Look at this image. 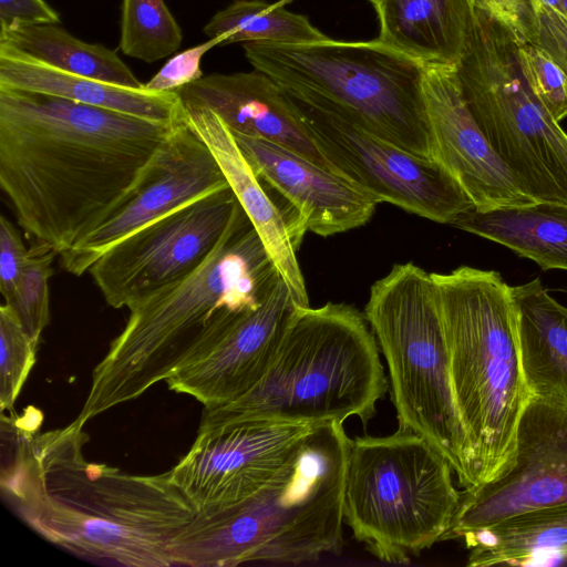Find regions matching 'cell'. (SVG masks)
<instances>
[{
  "label": "cell",
  "mask_w": 567,
  "mask_h": 567,
  "mask_svg": "<svg viewBox=\"0 0 567 567\" xmlns=\"http://www.w3.org/2000/svg\"><path fill=\"white\" fill-rule=\"evenodd\" d=\"M220 45L246 42L309 43L328 40L307 17L290 12L281 2L235 0L215 13L203 29Z\"/></svg>",
  "instance_id": "cell-27"
},
{
  "label": "cell",
  "mask_w": 567,
  "mask_h": 567,
  "mask_svg": "<svg viewBox=\"0 0 567 567\" xmlns=\"http://www.w3.org/2000/svg\"><path fill=\"white\" fill-rule=\"evenodd\" d=\"M182 30L164 0H122L120 50L147 63L181 47Z\"/></svg>",
  "instance_id": "cell-28"
},
{
  "label": "cell",
  "mask_w": 567,
  "mask_h": 567,
  "mask_svg": "<svg viewBox=\"0 0 567 567\" xmlns=\"http://www.w3.org/2000/svg\"><path fill=\"white\" fill-rule=\"evenodd\" d=\"M233 135L255 173L285 198L307 230L327 237L361 227L374 214L372 198L327 168L279 144Z\"/></svg>",
  "instance_id": "cell-19"
},
{
  "label": "cell",
  "mask_w": 567,
  "mask_h": 567,
  "mask_svg": "<svg viewBox=\"0 0 567 567\" xmlns=\"http://www.w3.org/2000/svg\"><path fill=\"white\" fill-rule=\"evenodd\" d=\"M29 249L25 248L17 227L4 216L0 217V291L4 303L10 305L17 292Z\"/></svg>",
  "instance_id": "cell-33"
},
{
  "label": "cell",
  "mask_w": 567,
  "mask_h": 567,
  "mask_svg": "<svg viewBox=\"0 0 567 567\" xmlns=\"http://www.w3.org/2000/svg\"><path fill=\"white\" fill-rule=\"evenodd\" d=\"M215 156L185 120L183 106L140 182L97 227L60 254L61 266L82 276L112 246L143 226L228 187Z\"/></svg>",
  "instance_id": "cell-14"
},
{
  "label": "cell",
  "mask_w": 567,
  "mask_h": 567,
  "mask_svg": "<svg viewBox=\"0 0 567 567\" xmlns=\"http://www.w3.org/2000/svg\"><path fill=\"white\" fill-rule=\"evenodd\" d=\"M447 460L424 437L401 429L352 440L343 519L377 558L408 564L442 540L461 492Z\"/></svg>",
  "instance_id": "cell-9"
},
{
  "label": "cell",
  "mask_w": 567,
  "mask_h": 567,
  "mask_svg": "<svg viewBox=\"0 0 567 567\" xmlns=\"http://www.w3.org/2000/svg\"><path fill=\"white\" fill-rule=\"evenodd\" d=\"M423 95L433 158L473 208L488 212L537 204L493 150L464 97L455 64L425 63Z\"/></svg>",
  "instance_id": "cell-16"
},
{
  "label": "cell",
  "mask_w": 567,
  "mask_h": 567,
  "mask_svg": "<svg viewBox=\"0 0 567 567\" xmlns=\"http://www.w3.org/2000/svg\"><path fill=\"white\" fill-rule=\"evenodd\" d=\"M351 443L343 422L315 424L258 492L197 512L169 544L173 564H302L339 554Z\"/></svg>",
  "instance_id": "cell-4"
},
{
  "label": "cell",
  "mask_w": 567,
  "mask_h": 567,
  "mask_svg": "<svg viewBox=\"0 0 567 567\" xmlns=\"http://www.w3.org/2000/svg\"><path fill=\"white\" fill-rule=\"evenodd\" d=\"M0 43L68 73L126 87H144L116 51L84 42L54 23L0 29Z\"/></svg>",
  "instance_id": "cell-26"
},
{
  "label": "cell",
  "mask_w": 567,
  "mask_h": 567,
  "mask_svg": "<svg viewBox=\"0 0 567 567\" xmlns=\"http://www.w3.org/2000/svg\"><path fill=\"white\" fill-rule=\"evenodd\" d=\"M176 93L184 105L216 113L233 133L279 144L329 171L286 91L264 72L213 73Z\"/></svg>",
  "instance_id": "cell-20"
},
{
  "label": "cell",
  "mask_w": 567,
  "mask_h": 567,
  "mask_svg": "<svg viewBox=\"0 0 567 567\" xmlns=\"http://www.w3.org/2000/svg\"><path fill=\"white\" fill-rule=\"evenodd\" d=\"M56 255L44 244L37 243L30 247L16 297L9 305L24 330L38 341L50 322L49 279L53 275L52 262Z\"/></svg>",
  "instance_id": "cell-29"
},
{
  "label": "cell",
  "mask_w": 567,
  "mask_h": 567,
  "mask_svg": "<svg viewBox=\"0 0 567 567\" xmlns=\"http://www.w3.org/2000/svg\"><path fill=\"white\" fill-rule=\"evenodd\" d=\"M451 226L502 245L543 270L567 271V206H530L461 213Z\"/></svg>",
  "instance_id": "cell-25"
},
{
  "label": "cell",
  "mask_w": 567,
  "mask_h": 567,
  "mask_svg": "<svg viewBox=\"0 0 567 567\" xmlns=\"http://www.w3.org/2000/svg\"><path fill=\"white\" fill-rule=\"evenodd\" d=\"M561 291H564V292H566V293H567V288L561 289Z\"/></svg>",
  "instance_id": "cell-38"
},
{
  "label": "cell",
  "mask_w": 567,
  "mask_h": 567,
  "mask_svg": "<svg viewBox=\"0 0 567 567\" xmlns=\"http://www.w3.org/2000/svg\"><path fill=\"white\" fill-rule=\"evenodd\" d=\"M522 42L474 6L457 78L489 144L525 192L537 203L567 206V133L527 82Z\"/></svg>",
  "instance_id": "cell-10"
},
{
  "label": "cell",
  "mask_w": 567,
  "mask_h": 567,
  "mask_svg": "<svg viewBox=\"0 0 567 567\" xmlns=\"http://www.w3.org/2000/svg\"><path fill=\"white\" fill-rule=\"evenodd\" d=\"M377 40L422 63L456 64L468 34L473 0H370Z\"/></svg>",
  "instance_id": "cell-22"
},
{
  "label": "cell",
  "mask_w": 567,
  "mask_h": 567,
  "mask_svg": "<svg viewBox=\"0 0 567 567\" xmlns=\"http://www.w3.org/2000/svg\"><path fill=\"white\" fill-rule=\"evenodd\" d=\"M297 305L280 278L258 308L246 315L204 359L175 370L165 381L204 406L231 402L265 374Z\"/></svg>",
  "instance_id": "cell-17"
},
{
  "label": "cell",
  "mask_w": 567,
  "mask_h": 567,
  "mask_svg": "<svg viewBox=\"0 0 567 567\" xmlns=\"http://www.w3.org/2000/svg\"><path fill=\"white\" fill-rule=\"evenodd\" d=\"M389 390L377 339L353 306H296L261 379L238 399L205 406L198 431L241 422L365 424Z\"/></svg>",
  "instance_id": "cell-5"
},
{
  "label": "cell",
  "mask_w": 567,
  "mask_h": 567,
  "mask_svg": "<svg viewBox=\"0 0 567 567\" xmlns=\"http://www.w3.org/2000/svg\"><path fill=\"white\" fill-rule=\"evenodd\" d=\"M364 316L386 361L398 429L431 443L462 487L477 485L475 453L452 388L431 272L412 262L393 266L372 285Z\"/></svg>",
  "instance_id": "cell-7"
},
{
  "label": "cell",
  "mask_w": 567,
  "mask_h": 567,
  "mask_svg": "<svg viewBox=\"0 0 567 567\" xmlns=\"http://www.w3.org/2000/svg\"><path fill=\"white\" fill-rule=\"evenodd\" d=\"M561 2V16H564L565 18H567V0H560Z\"/></svg>",
  "instance_id": "cell-37"
},
{
  "label": "cell",
  "mask_w": 567,
  "mask_h": 567,
  "mask_svg": "<svg viewBox=\"0 0 567 567\" xmlns=\"http://www.w3.org/2000/svg\"><path fill=\"white\" fill-rule=\"evenodd\" d=\"M280 278L239 206L197 269L130 309L124 330L93 370L89 395L74 421L84 425L136 399L178 368L204 359L260 306Z\"/></svg>",
  "instance_id": "cell-3"
},
{
  "label": "cell",
  "mask_w": 567,
  "mask_h": 567,
  "mask_svg": "<svg viewBox=\"0 0 567 567\" xmlns=\"http://www.w3.org/2000/svg\"><path fill=\"white\" fill-rule=\"evenodd\" d=\"M60 21L59 13L44 0H0V29Z\"/></svg>",
  "instance_id": "cell-36"
},
{
  "label": "cell",
  "mask_w": 567,
  "mask_h": 567,
  "mask_svg": "<svg viewBox=\"0 0 567 567\" xmlns=\"http://www.w3.org/2000/svg\"><path fill=\"white\" fill-rule=\"evenodd\" d=\"M38 340L24 330L14 309L0 307V405L11 410L35 363Z\"/></svg>",
  "instance_id": "cell-30"
},
{
  "label": "cell",
  "mask_w": 567,
  "mask_h": 567,
  "mask_svg": "<svg viewBox=\"0 0 567 567\" xmlns=\"http://www.w3.org/2000/svg\"><path fill=\"white\" fill-rule=\"evenodd\" d=\"M243 49L254 69L282 87L319 95L380 137L433 158L423 95L424 63L377 39L246 42Z\"/></svg>",
  "instance_id": "cell-8"
},
{
  "label": "cell",
  "mask_w": 567,
  "mask_h": 567,
  "mask_svg": "<svg viewBox=\"0 0 567 567\" xmlns=\"http://www.w3.org/2000/svg\"><path fill=\"white\" fill-rule=\"evenodd\" d=\"M0 86L43 93L142 118L173 122L182 111L176 92L115 85L68 73L0 43Z\"/></svg>",
  "instance_id": "cell-21"
},
{
  "label": "cell",
  "mask_w": 567,
  "mask_h": 567,
  "mask_svg": "<svg viewBox=\"0 0 567 567\" xmlns=\"http://www.w3.org/2000/svg\"><path fill=\"white\" fill-rule=\"evenodd\" d=\"M12 425L16 447L2 468L1 488L34 532L95 564L174 565L169 544L198 511L169 471L132 475L89 463V436L75 421L44 434Z\"/></svg>",
  "instance_id": "cell-2"
},
{
  "label": "cell",
  "mask_w": 567,
  "mask_h": 567,
  "mask_svg": "<svg viewBox=\"0 0 567 567\" xmlns=\"http://www.w3.org/2000/svg\"><path fill=\"white\" fill-rule=\"evenodd\" d=\"M537 0H473L474 6L506 23L523 41L534 32Z\"/></svg>",
  "instance_id": "cell-35"
},
{
  "label": "cell",
  "mask_w": 567,
  "mask_h": 567,
  "mask_svg": "<svg viewBox=\"0 0 567 567\" xmlns=\"http://www.w3.org/2000/svg\"><path fill=\"white\" fill-rule=\"evenodd\" d=\"M182 103V102H181ZM188 125L207 144L241 208L262 240L281 279L297 306H309V298L297 250L306 227L297 213L252 169L231 131L206 107L182 103Z\"/></svg>",
  "instance_id": "cell-18"
},
{
  "label": "cell",
  "mask_w": 567,
  "mask_h": 567,
  "mask_svg": "<svg viewBox=\"0 0 567 567\" xmlns=\"http://www.w3.org/2000/svg\"><path fill=\"white\" fill-rule=\"evenodd\" d=\"M520 63L536 97L560 123L567 117V75L542 48L522 42Z\"/></svg>",
  "instance_id": "cell-31"
},
{
  "label": "cell",
  "mask_w": 567,
  "mask_h": 567,
  "mask_svg": "<svg viewBox=\"0 0 567 567\" xmlns=\"http://www.w3.org/2000/svg\"><path fill=\"white\" fill-rule=\"evenodd\" d=\"M175 120L0 86V185L21 228L70 249L126 199Z\"/></svg>",
  "instance_id": "cell-1"
},
{
  "label": "cell",
  "mask_w": 567,
  "mask_h": 567,
  "mask_svg": "<svg viewBox=\"0 0 567 567\" xmlns=\"http://www.w3.org/2000/svg\"><path fill=\"white\" fill-rule=\"evenodd\" d=\"M467 566L540 565L567 560V503L525 512L462 537Z\"/></svg>",
  "instance_id": "cell-24"
},
{
  "label": "cell",
  "mask_w": 567,
  "mask_h": 567,
  "mask_svg": "<svg viewBox=\"0 0 567 567\" xmlns=\"http://www.w3.org/2000/svg\"><path fill=\"white\" fill-rule=\"evenodd\" d=\"M239 206L228 186L116 243L89 270L106 303L132 309L193 272L215 250Z\"/></svg>",
  "instance_id": "cell-12"
},
{
  "label": "cell",
  "mask_w": 567,
  "mask_h": 567,
  "mask_svg": "<svg viewBox=\"0 0 567 567\" xmlns=\"http://www.w3.org/2000/svg\"><path fill=\"white\" fill-rule=\"evenodd\" d=\"M220 43V38H212L175 54L144 84L145 89L154 92H176L178 89L202 79L204 76L200 69L203 56Z\"/></svg>",
  "instance_id": "cell-32"
},
{
  "label": "cell",
  "mask_w": 567,
  "mask_h": 567,
  "mask_svg": "<svg viewBox=\"0 0 567 567\" xmlns=\"http://www.w3.org/2000/svg\"><path fill=\"white\" fill-rule=\"evenodd\" d=\"M517 348L532 395L567 401V307L539 278L512 286Z\"/></svg>",
  "instance_id": "cell-23"
},
{
  "label": "cell",
  "mask_w": 567,
  "mask_h": 567,
  "mask_svg": "<svg viewBox=\"0 0 567 567\" xmlns=\"http://www.w3.org/2000/svg\"><path fill=\"white\" fill-rule=\"evenodd\" d=\"M431 275L478 485L511 465L518 422L532 396L517 348L512 286L495 270L471 266Z\"/></svg>",
  "instance_id": "cell-6"
},
{
  "label": "cell",
  "mask_w": 567,
  "mask_h": 567,
  "mask_svg": "<svg viewBox=\"0 0 567 567\" xmlns=\"http://www.w3.org/2000/svg\"><path fill=\"white\" fill-rule=\"evenodd\" d=\"M284 90L329 171L377 204L389 203L447 225L473 208L457 183L435 159L380 137L319 95Z\"/></svg>",
  "instance_id": "cell-11"
},
{
  "label": "cell",
  "mask_w": 567,
  "mask_h": 567,
  "mask_svg": "<svg viewBox=\"0 0 567 567\" xmlns=\"http://www.w3.org/2000/svg\"><path fill=\"white\" fill-rule=\"evenodd\" d=\"M526 43L545 50L567 75V18L537 0L534 32Z\"/></svg>",
  "instance_id": "cell-34"
},
{
  "label": "cell",
  "mask_w": 567,
  "mask_h": 567,
  "mask_svg": "<svg viewBox=\"0 0 567 567\" xmlns=\"http://www.w3.org/2000/svg\"><path fill=\"white\" fill-rule=\"evenodd\" d=\"M511 465L498 477L461 492L442 540L511 516L567 503V401L532 395L516 431Z\"/></svg>",
  "instance_id": "cell-13"
},
{
  "label": "cell",
  "mask_w": 567,
  "mask_h": 567,
  "mask_svg": "<svg viewBox=\"0 0 567 567\" xmlns=\"http://www.w3.org/2000/svg\"><path fill=\"white\" fill-rule=\"evenodd\" d=\"M315 424L241 422L198 431L171 480L198 512L241 502L275 475Z\"/></svg>",
  "instance_id": "cell-15"
}]
</instances>
